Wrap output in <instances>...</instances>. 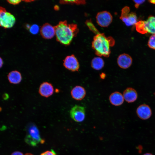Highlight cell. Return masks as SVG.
<instances>
[{
    "instance_id": "6da1fadb",
    "label": "cell",
    "mask_w": 155,
    "mask_h": 155,
    "mask_svg": "<svg viewBox=\"0 0 155 155\" xmlns=\"http://www.w3.org/2000/svg\"><path fill=\"white\" fill-rule=\"evenodd\" d=\"M54 28L57 40L66 46L70 44L79 31L76 24H68L66 20L59 22Z\"/></svg>"
},
{
    "instance_id": "7a4b0ae2",
    "label": "cell",
    "mask_w": 155,
    "mask_h": 155,
    "mask_svg": "<svg viewBox=\"0 0 155 155\" xmlns=\"http://www.w3.org/2000/svg\"><path fill=\"white\" fill-rule=\"evenodd\" d=\"M115 44V41L112 37H107L104 34L100 33L94 36L92 47L98 57H108L111 53L110 47Z\"/></svg>"
},
{
    "instance_id": "3957f363",
    "label": "cell",
    "mask_w": 155,
    "mask_h": 155,
    "mask_svg": "<svg viewBox=\"0 0 155 155\" xmlns=\"http://www.w3.org/2000/svg\"><path fill=\"white\" fill-rule=\"evenodd\" d=\"M26 135L24 140L28 145L36 146L44 142V140L41 138L38 129L35 124L33 123L28 124L26 127Z\"/></svg>"
},
{
    "instance_id": "277c9868",
    "label": "cell",
    "mask_w": 155,
    "mask_h": 155,
    "mask_svg": "<svg viewBox=\"0 0 155 155\" xmlns=\"http://www.w3.org/2000/svg\"><path fill=\"white\" fill-rule=\"evenodd\" d=\"M16 20L12 14L7 11L4 7H0V27L5 28H10L13 26Z\"/></svg>"
},
{
    "instance_id": "5b68a950",
    "label": "cell",
    "mask_w": 155,
    "mask_h": 155,
    "mask_svg": "<svg viewBox=\"0 0 155 155\" xmlns=\"http://www.w3.org/2000/svg\"><path fill=\"white\" fill-rule=\"evenodd\" d=\"M129 7L125 6L121 10L120 19L127 26L135 25L137 22V18L136 14L134 12L129 13Z\"/></svg>"
},
{
    "instance_id": "8992f818",
    "label": "cell",
    "mask_w": 155,
    "mask_h": 155,
    "mask_svg": "<svg viewBox=\"0 0 155 155\" xmlns=\"http://www.w3.org/2000/svg\"><path fill=\"white\" fill-rule=\"evenodd\" d=\"M71 117L75 121L80 122L83 121L85 117V110L82 106L75 105L73 106L70 111Z\"/></svg>"
},
{
    "instance_id": "52a82bcc",
    "label": "cell",
    "mask_w": 155,
    "mask_h": 155,
    "mask_svg": "<svg viewBox=\"0 0 155 155\" xmlns=\"http://www.w3.org/2000/svg\"><path fill=\"white\" fill-rule=\"evenodd\" d=\"M97 23L100 26L105 27L108 26L112 22L113 17L111 13L107 11L98 12L96 16Z\"/></svg>"
},
{
    "instance_id": "ba28073f",
    "label": "cell",
    "mask_w": 155,
    "mask_h": 155,
    "mask_svg": "<svg viewBox=\"0 0 155 155\" xmlns=\"http://www.w3.org/2000/svg\"><path fill=\"white\" fill-rule=\"evenodd\" d=\"M63 61V65L66 69L72 72L78 71L80 65L77 59L74 55L67 56Z\"/></svg>"
},
{
    "instance_id": "9c48e42d",
    "label": "cell",
    "mask_w": 155,
    "mask_h": 155,
    "mask_svg": "<svg viewBox=\"0 0 155 155\" xmlns=\"http://www.w3.org/2000/svg\"><path fill=\"white\" fill-rule=\"evenodd\" d=\"M136 113L138 117L142 120L149 119L152 114L151 108L149 105L145 104L139 105L137 108Z\"/></svg>"
},
{
    "instance_id": "30bf717a",
    "label": "cell",
    "mask_w": 155,
    "mask_h": 155,
    "mask_svg": "<svg viewBox=\"0 0 155 155\" xmlns=\"http://www.w3.org/2000/svg\"><path fill=\"white\" fill-rule=\"evenodd\" d=\"M42 36L45 39H50L55 35L54 27L48 23L44 24L40 29Z\"/></svg>"
},
{
    "instance_id": "8fae6325",
    "label": "cell",
    "mask_w": 155,
    "mask_h": 155,
    "mask_svg": "<svg viewBox=\"0 0 155 155\" xmlns=\"http://www.w3.org/2000/svg\"><path fill=\"white\" fill-rule=\"evenodd\" d=\"M132 59L130 56L126 53L120 55L117 59V63L119 67L122 69H126L131 65Z\"/></svg>"
},
{
    "instance_id": "7c38bea8",
    "label": "cell",
    "mask_w": 155,
    "mask_h": 155,
    "mask_svg": "<svg viewBox=\"0 0 155 155\" xmlns=\"http://www.w3.org/2000/svg\"><path fill=\"white\" fill-rule=\"evenodd\" d=\"M54 90L53 87L51 83L44 82L40 85L38 92L42 96L48 98L53 94Z\"/></svg>"
},
{
    "instance_id": "4fadbf2b",
    "label": "cell",
    "mask_w": 155,
    "mask_h": 155,
    "mask_svg": "<svg viewBox=\"0 0 155 155\" xmlns=\"http://www.w3.org/2000/svg\"><path fill=\"white\" fill-rule=\"evenodd\" d=\"M123 95L124 99L128 103L135 102L137 99L138 97L136 91L131 87L126 88L123 91Z\"/></svg>"
},
{
    "instance_id": "5bb4252c",
    "label": "cell",
    "mask_w": 155,
    "mask_h": 155,
    "mask_svg": "<svg viewBox=\"0 0 155 155\" xmlns=\"http://www.w3.org/2000/svg\"><path fill=\"white\" fill-rule=\"evenodd\" d=\"M72 98L77 100H82L86 95V91L83 87L77 86L73 88L71 91Z\"/></svg>"
},
{
    "instance_id": "9a60e30c",
    "label": "cell",
    "mask_w": 155,
    "mask_h": 155,
    "mask_svg": "<svg viewBox=\"0 0 155 155\" xmlns=\"http://www.w3.org/2000/svg\"><path fill=\"white\" fill-rule=\"evenodd\" d=\"M124 100L123 94L119 92H115L112 93L109 97V100L111 103L116 106L122 105Z\"/></svg>"
},
{
    "instance_id": "2e32d148",
    "label": "cell",
    "mask_w": 155,
    "mask_h": 155,
    "mask_svg": "<svg viewBox=\"0 0 155 155\" xmlns=\"http://www.w3.org/2000/svg\"><path fill=\"white\" fill-rule=\"evenodd\" d=\"M22 78L20 73L17 70L11 71L7 75V78L9 82L13 84H17L20 83Z\"/></svg>"
},
{
    "instance_id": "e0dca14e",
    "label": "cell",
    "mask_w": 155,
    "mask_h": 155,
    "mask_svg": "<svg viewBox=\"0 0 155 155\" xmlns=\"http://www.w3.org/2000/svg\"><path fill=\"white\" fill-rule=\"evenodd\" d=\"M104 62L103 59L100 57L94 58L91 62V65L94 69L99 70L102 69L104 67Z\"/></svg>"
},
{
    "instance_id": "ac0fdd59",
    "label": "cell",
    "mask_w": 155,
    "mask_h": 155,
    "mask_svg": "<svg viewBox=\"0 0 155 155\" xmlns=\"http://www.w3.org/2000/svg\"><path fill=\"white\" fill-rule=\"evenodd\" d=\"M146 28L148 32L155 34V17L150 16L145 21Z\"/></svg>"
},
{
    "instance_id": "d6986e66",
    "label": "cell",
    "mask_w": 155,
    "mask_h": 155,
    "mask_svg": "<svg viewBox=\"0 0 155 155\" xmlns=\"http://www.w3.org/2000/svg\"><path fill=\"white\" fill-rule=\"evenodd\" d=\"M135 26L136 30L138 32L142 34L148 32L146 28L145 21L141 20L137 22L135 24Z\"/></svg>"
},
{
    "instance_id": "ffe728a7",
    "label": "cell",
    "mask_w": 155,
    "mask_h": 155,
    "mask_svg": "<svg viewBox=\"0 0 155 155\" xmlns=\"http://www.w3.org/2000/svg\"><path fill=\"white\" fill-rule=\"evenodd\" d=\"M59 3L61 4H84L85 3L84 0H61Z\"/></svg>"
},
{
    "instance_id": "44dd1931",
    "label": "cell",
    "mask_w": 155,
    "mask_h": 155,
    "mask_svg": "<svg viewBox=\"0 0 155 155\" xmlns=\"http://www.w3.org/2000/svg\"><path fill=\"white\" fill-rule=\"evenodd\" d=\"M148 45L151 49H155V34L150 36L148 42Z\"/></svg>"
},
{
    "instance_id": "7402d4cb",
    "label": "cell",
    "mask_w": 155,
    "mask_h": 155,
    "mask_svg": "<svg viewBox=\"0 0 155 155\" xmlns=\"http://www.w3.org/2000/svg\"><path fill=\"white\" fill-rule=\"evenodd\" d=\"M86 24L90 30L95 33L96 34L100 33L91 22V20H87Z\"/></svg>"
},
{
    "instance_id": "603a6c76",
    "label": "cell",
    "mask_w": 155,
    "mask_h": 155,
    "mask_svg": "<svg viewBox=\"0 0 155 155\" xmlns=\"http://www.w3.org/2000/svg\"><path fill=\"white\" fill-rule=\"evenodd\" d=\"M29 30L31 33L33 34H36L39 31V26L36 24L33 25L30 27Z\"/></svg>"
},
{
    "instance_id": "cb8c5ba5",
    "label": "cell",
    "mask_w": 155,
    "mask_h": 155,
    "mask_svg": "<svg viewBox=\"0 0 155 155\" xmlns=\"http://www.w3.org/2000/svg\"><path fill=\"white\" fill-rule=\"evenodd\" d=\"M40 155H57L56 153L53 150H47L42 153Z\"/></svg>"
},
{
    "instance_id": "d4e9b609",
    "label": "cell",
    "mask_w": 155,
    "mask_h": 155,
    "mask_svg": "<svg viewBox=\"0 0 155 155\" xmlns=\"http://www.w3.org/2000/svg\"><path fill=\"white\" fill-rule=\"evenodd\" d=\"M145 0H133L135 3V6L136 8H137L140 5L145 1Z\"/></svg>"
},
{
    "instance_id": "484cf974",
    "label": "cell",
    "mask_w": 155,
    "mask_h": 155,
    "mask_svg": "<svg viewBox=\"0 0 155 155\" xmlns=\"http://www.w3.org/2000/svg\"><path fill=\"white\" fill-rule=\"evenodd\" d=\"M7 2L13 5H16L19 4L22 1L20 0H7Z\"/></svg>"
},
{
    "instance_id": "4316f807",
    "label": "cell",
    "mask_w": 155,
    "mask_h": 155,
    "mask_svg": "<svg viewBox=\"0 0 155 155\" xmlns=\"http://www.w3.org/2000/svg\"><path fill=\"white\" fill-rule=\"evenodd\" d=\"M11 155H24L23 153L20 152L15 151L13 152Z\"/></svg>"
},
{
    "instance_id": "83f0119b",
    "label": "cell",
    "mask_w": 155,
    "mask_h": 155,
    "mask_svg": "<svg viewBox=\"0 0 155 155\" xmlns=\"http://www.w3.org/2000/svg\"><path fill=\"white\" fill-rule=\"evenodd\" d=\"M106 74L103 73H101L100 75V77L102 79H104L106 77Z\"/></svg>"
},
{
    "instance_id": "f1b7e54d",
    "label": "cell",
    "mask_w": 155,
    "mask_h": 155,
    "mask_svg": "<svg viewBox=\"0 0 155 155\" xmlns=\"http://www.w3.org/2000/svg\"><path fill=\"white\" fill-rule=\"evenodd\" d=\"M3 65V61L2 58L0 57V68H1Z\"/></svg>"
},
{
    "instance_id": "f546056e",
    "label": "cell",
    "mask_w": 155,
    "mask_h": 155,
    "mask_svg": "<svg viewBox=\"0 0 155 155\" xmlns=\"http://www.w3.org/2000/svg\"><path fill=\"white\" fill-rule=\"evenodd\" d=\"M149 2L155 4V0H151L149 1Z\"/></svg>"
},
{
    "instance_id": "4dcf8cb0",
    "label": "cell",
    "mask_w": 155,
    "mask_h": 155,
    "mask_svg": "<svg viewBox=\"0 0 155 155\" xmlns=\"http://www.w3.org/2000/svg\"><path fill=\"white\" fill-rule=\"evenodd\" d=\"M143 155H152V154L150 153H146L145 154Z\"/></svg>"
},
{
    "instance_id": "1f68e13d",
    "label": "cell",
    "mask_w": 155,
    "mask_h": 155,
    "mask_svg": "<svg viewBox=\"0 0 155 155\" xmlns=\"http://www.w3.org/2000/svg\"><path fill=\"white\" fill-rule=\"evenodd\" d=\"M154 95H155V93H154Z\"/></svg>"
}]
</instances>
